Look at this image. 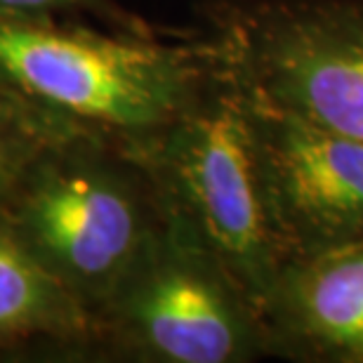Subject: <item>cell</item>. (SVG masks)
<instances>
[{"label":"cell","mask_w":363,"mask_h":363,"mask_svg":"<svg viewBox=\"0 0 363 363\" xmlns=\"http://www.w3.org/2000/svg\"><path fill=\"white\" fill-rule=\"evenodd\" d=\"M220 62V60H217ZM151 149L175 220L189 227L262 307L281 262L259 194L243 94L220 67Z\"/></svg>","instance_id":"1"},{"label":"cell","mask_w":363,"mask_h":363,"mask_svg":"<svg viewBox=\"0 0 363 363\" xmlns=\"http://www.w3.org/2000/svg\"><path fill=\"white\" fill-rule=\"evenodd\" d=\"M217 60L245 97L363 142V0L236 5Z\"/></svg>","instance_id":"2"},{"label":"cell","mask_w":363,"mask_h":363,"mask_svg":"<svg viewBox=\"0 0 363 363\" xmlns=\"http://www.w3.org/2000/svg\"><path fill=\"white\" fill-rule=\"evenodd\" d=\"M0 71L35 97L130 133H154L203 90L191 52L0 21Z\"/></svg>","instance_id":"3"},{"label":"cell","mask_w":363,"mask_h":363,"mask_svg":"<svg viewBox=\"0 0 363 363\" xmlns=\"http://www.w3.org/2000/svg\"><path fill=\"white\" fill-rule=\"evenodd\" d=\"M121 314L144 352L170 363L267 357L257 304L222 259L179 220L128 267Z\"/></svg>","instance_id":"4"},{"label":"cell","mask_w":363,"mask_h":363,"mask_svg":"<svg viewBox=\"0 0 363 363\" xmlns=\"http://www.w3.org/2000/svg\"><path fill=\"white\" fill-rule=\"evenodd\" d=\"M243 101L281 269L363 241V142L245 94Z\"/></svg>","instance_id":"5"},{"label":"cell","mask_w":363,"mask_h":363,"mask_svg":"<svg viewBox=\"0 0 363 363\" xmlns=\"http://www.w3.org/2000/svg\"><path fill=\"white\" fill-rule=\"evenodd\" d=\"M259 316L267 357L363 363V241L286 264Z\"/></svg>","instance_id":"6"},{"label":"cell","mask_w":363,"mask_h":363,"mask_svg":"<svg viewBox=\"0 0 363 363\" xmlns=\"http://www.w3.org/2000/svg\"><path fill=\"white\" fill-rule=\"evenodd\" d=\"M31 227L64 267L90 281L121 279L149 241L133 191L88 172L48 182L31 203Z\"/></svg>","instance_id":"7"},{"label":"cell","mask_w":363,"mask_h":363,"mask_svg":"<svg viewBox=\"0 0 363 363\" xmlns=\"http://www.w3.org/2000/svg\"><path fill=\"white\" fill-rule=\"evenodd\" d=\"M52 300L55 288L43 267L7 238H0V330L38 321Z\"/></svg>","instance_id":"8"},{"label":"cell","mask_w":363,"mask_h":363,"mask_svg":"<svg viewBox=\"0 0 363 363\" xmlns=\"http://www.w3.org/2000/svg\"><path fill=\"white\" fill-rule=\"evenodd\" d=\"M74 0H0V10H40V7H55Z\"/></svg>","instance_id":"9"}]
</instances>
